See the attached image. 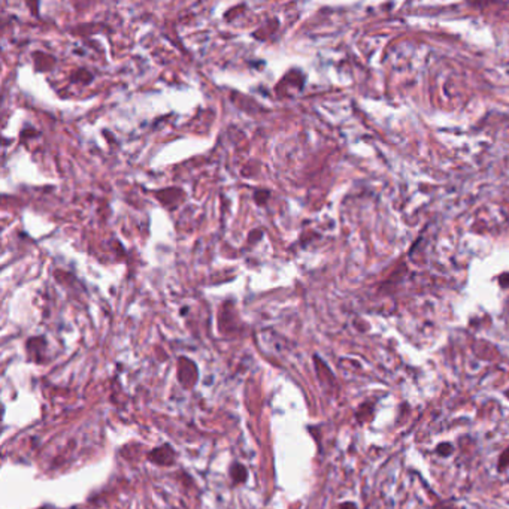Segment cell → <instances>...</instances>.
<instances>
[{
	"label": "cell",
	"instance_id": "2",
	"mask_svg": "<svg viewBox=\"0 0 509 509\" xmlns=\"http://www.w3.org/2000/svg\"><path fill=\"white\" fill-rule=\"evenodd\" d=\"M230 475H232V478L235 479L236 482H244L245 479H247V469L242 466V465H239V463H235L233 466H232V469H230Z\"/></svg>",
	"mask_w": 509,
	"mask_h": 509
},
{
	"label": "cell",
	"instance_id": "1",
	"mask_svg": "<svg viewBox=\"0 0 509 509\" xmlns=\"http://www.w3.org/2000/svg\"><path fill=\"white\" fill-rule=\"evenodd\" d=\"M151 458H154L153 462H156L157 465H167V463H172V458H174V451L169 445H164L161 448H157L156 451H153L150 454Z\"/></svg>",
	"mask_w": 509,
	"mask_h": 509
},
{
	"label": "cell",
	"instance_id": "5",
	"mask_svg": "<svg viewBox=\"0 0 509 509\" xmlns=\"http://www.w3.org/2000/svg\"><path fill=\"white\" fill-rule=\"evenodd\" d=\"M339 509H357V506H355V503H353V502H345V503H342L339 506Z\"/></svg>",
	"mask_w": 509,
	"mask_h": 509
},
{
	"label": "cell",
	"instance_id": "4",
	"mask_svg": "<svg viewBox=\"0 0 509 509\" xmlns=\"http://www.w3.org/2000/svg\"><path fill=\"white\" fill-rule=\"evenodd\" d=\"M509 466V447L499 455V462H497V469L499 472H503Z\"/></svg>",
	"mask_w": 509,
	"mask_h": 509
},
{
	"label": "cell",
	"instance_id": "6",
	"mask_svg": "<svg viewBox=\"0 0 509 509\" xmlns=\"http://www.w3.org/2000/svg\"><path fill=\"white\" fill-rule=\"evenodd\" d=\"M505 394H506V397H508V399H509V390L506 393H505Z\"/></svg>",
	"mask_w": 509,
	"mask_h": 509
},
{
	"label": "cell",
	"instance_id": "3",
	"mask_svg": "<svg viewBox=\"0 0 509 509\" xmlns=\"http://www.w3.org/2000/svg\"><path fill=\"white\" fill-rule=\"evenodd\" d=\"M436 452H438L441 457H448V455H451V454L454 452V447H452L451 444H448V442H442V444H439V445L436 447Z\"/></svg>",
	"mask_w": 509,
	"mask_h": 509
}]
</instances>
